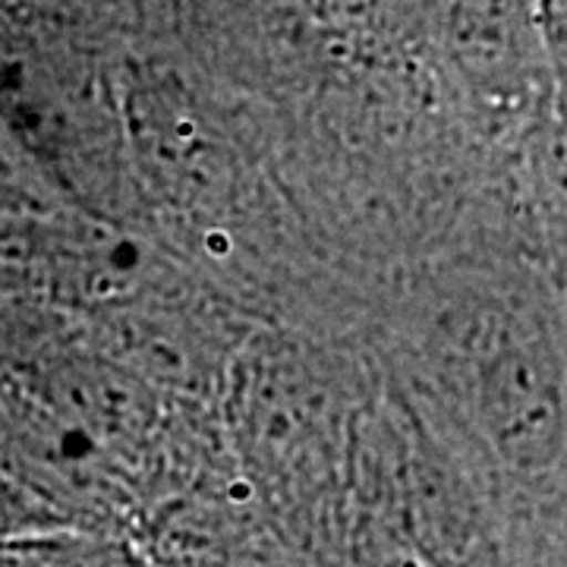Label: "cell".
I'll return each mask as SVG.
<instances>
[{
	"label": "cell",
	"mask_w": 567,
	"mask_h": 567,
	"mask_svg": "<svg viewBox=\"0 0 567 567\" xmlns=\"http://www.w3.org/2000/svg\"><path fill=\"white\" fill-rule=\"evenodd\" d=\"M0 567H140V561L114 543L51 533L0 539Z\"/></svg>",
	"instance_id": "6da1fadb"
}]
</instances>
